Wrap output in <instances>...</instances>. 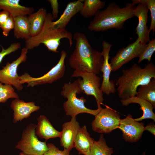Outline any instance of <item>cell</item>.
Instances as JSON below:
<instances>
[{
    "instance_id": "24",
    "label": "cell",
    "mask_w": 155,
    "mask_h": 155,
    "mask_svg": "<svg viewBox=\"0 0 155 155\" xmlns=\"http://www.w3.org/2000/svg\"><path fill=\"white\" fill-rule=\"evenodd\" d=\"M136 96L147 101L155 108V78H152L147 84L140 86Z\"/></svg>"
},
{
    "instance_id": "5",
    "label": "cell",
    "mask_w": 155,
    "mask_h": 155,
    "mask_svg": "<svg viewBox=\"0 0 155 155\" xmlns=\"http://www.w3.org/2000/svg\"><path fill=\"white\" fill-rule=\"evenodd\" d=\"M82 92L78 79L73 82L64 84L61 94L67 99L63 104L64 109L67 115L72 117L76 116L80 113H85L95 116L102 108L93 110L86 107L85 103L86 101V99L83 96L79 98L77 97V94Z\"/></svg>"
},
{
    "instance_id": "19",
    "label": "cell",
    "mask_w": 155,
    "mask_h": 155,
    "mask_svg": "<svg viewBox=\"0 0 155 155\" xmlns=\"http://www.w3.org/2000/svg\"><path fill=\"white\" fill-rule=\"evenodd\" d=\"M94 141L91 137L86 126H84L78 131L74 141V148L79 154L89 155Z\"/></svg>"
},
{
    "instance_id": "11",
    "label": "cell",
    "mask_w": 155,
    "mask_h": 155,
    "mask_svg": "<svg viewBox=\"0 0 155 155\" xmlns=\"http://www.w3.org/2000/svg\"><path fill=\"white\" fill-rule=\"evenodd\" d=\"M28 50L26 48H23L21 55L18 58L11 63H7L5 66L3 67V69L0 70V82L13 86L18 91L23 89L22 84L17 73V69L21 63L26 61Z\"/></svg>"
},
{
    "instance_id": "4",
    "label": "cell",
    "mask_w": 155,
    "mask_h": 155,
    "mask_svg": "<svg viewBox=\"0 0 155 155\" xmlns=\"http://www.w3.org/2000/svg\"><path fill=\"white\" fill-rule=\"evenodd\" d=\"M52 14L47 13L42 28L36 35L30 37L26 40V48L31 50L43 44L49 51L58 53L57 50L61 43V40L63 38L68 40L70 48L73 44V36L70 32L66 29L57 28L53 24Z\"/></svg>"
},
{
    "instance_id": "1",
    "label": "cell",
    "mask_w": 155,
    "mask_h": 155,
    "mask_svg": "<svg viewBox=\"0 0 155 155\" xmlns=\"http://www.w3.org/2000/svg\"><path fill=\"white\" fill-rule=\"evenodd\" d=\"M73 38L76 43L69 59L70 66L75 71L99 74L104 61L101 52L92 47L84 34L76 32Z\"/></svg>"
},
{
    "instance_id": "26",
    "label": "cell",
    "mask_w": 155,
    "mask_h": 155,
    "mask_svg": "<svg viewBox=\"0 0 155 155\" xmlns=\"http://www.w3.org/2000/svg\"><path fill=\"white\" fill-rule=\"evenodd\" d=\"M113 153V148L107 146L101 134L98 141H94L89 155H112Z\"/></svg>"
},
{
    "instance_id": "14",
    "label": "cell",
    "mask_w": 155,
    "mask_h": 155,
    "mask_svg": "<svg viewBox=\"0 0 155 155\" xmlns=\"http://www.w3.org/2000/svg\"><path fill=\"white\" fill-rule=\"evenodd\" d=\"M137 4L133 10L135 16L137 17L138 21L135 28V33L137 35V38L143 44H146L150 40V31L147 26L149 9L145 3H140Z\"/></svg>"
},
{
    "instance_id": "2",
    "label": "cell",
    "mask_w": 155,
    "mask_h": 155,
    "mask_svg": "<svg viewBox=\"0 0 155 155\" xmlns=\"http://www.w3.org/2000/svg\"><path fill=\"white\" fill-rule=\"evenodd\" d=\"M135 5L128 3L121 8L117 3H109L106 8L99 11L90 22L88 29L91 31H104L115 28H122L125 22L135 16Z\"/></svg>"
},
{
    "instance_id": "12",
    "label": "cell",
    "mask_w": 155,
    "mask_h": 155,
    "mask_svg": "<svg viewBox=\"0 0 155 155\" xmlns=\"http://www.w3.org/2000/svg\"><path fill=\"white\" fill-rule=\"evenodd\" d=\"M144 123L135 120L132 116L128 114L126 117L121 119L119 128L122 131L123 139L127 142L135 143L142 137L144 130Z\"/></svg>"
},
{
    "instance_id": "7",
    "label": "cell",
    "mask_w": 155,
    "mask_h": 155,
    "mask_svg": "<svg viewBox=\"0 0 155 155\" xmlns=\"http://www.w3.org/2000/svg\"><path fill=\"white\" fill-rule=\"evenodd\" d=\"M92 73L74 70L71 77H81L78 79L80 88L87 95L93 96L96 101L98 108H101V105L104 101L103 94L100 89V78Z\"/></svg>"
},
{
    "instance_id": "25",
    "label": "cell",
    "mask_w": 155,
    "mask_h": 155,
    "mask_svg": "<svg viewBox=\"0 0 155 155\" xmlns=\"http://www.w3.org/2000/svg\"><path fill=\"white\" fill-rule=\"evenodd\" d=\"M105 5L104 2L100 0H85L80 13L84 18H90L104 8Z\"/></svg>"
},
{
    "instance_id": "15",
    "label": "cell",
    "mask_w": 155,
    "mask_h": 155,
    "mask_svg": "<svg viewBox=\"0 0 155 155\" xmlns=\"http://www.w3.org/2000/svg\"><path fill=\"white\" fill-rule=\"evenodd\" d=\"M81 127L76 116L71 117L70 121L64 123L60 136V145L70 152L74 148V141Z\"/></svg>"
},
{
    "instance_id": "30",
    "label": "cell",
    "mask_w": 155,
    "mask_h": 155,
    "mask_svg": "<svg viewBox=\"0 0 155 155\" xmlns=\"http://www.w3.org/2000/svg\"><path fill=\"white\" fill-rule=\"evenodd\" d=\"M47 146L49 149L44 155H72L70 154L68 150L64 149L63 150H61L52 143H48Z\"/></svg>"
},
{
    "instance_id": "3",
    "label": "cell",
    "mask_w": 155,
    "mask_h": 155,
    "mask_svg": "<svg viewBox=\"0 0 155 155\" xmlns=\"http://www.w3.org/2000/svg\"><path fill=\"white\" fill-rule=\"evenodd\" d=\"M122 74L117 81L119 97L124 100L136 96L138 87L148 83L155 78V66L152 62L142 68L137 64L122 71Z\"/></svg>"
},
{
    "instance_id": "31",
    "label": "cell",
    "mask_w": 155,
    "mask_h": 155,
    "mask_svg": "<svg viewBox=\"0 0 155 155\" xmlns=\"http://www.w3.org/2000/svg\"><path fill=\"white\" fill-rule=\"evenodd\" d=\"M14 27V18L9 15L7 20L1 26L0 28H1L2 30L3 34L7 36L10 30L13 29Z\"/></svg>"
},
{
    "instance_id": "37",
    "label": "cell",
    "mask_w": 155,
    "mask_h": 155,
    "mask_svg": "<svg viewBox=\"0 0 155 155\" xmlns=\"http://www.w3.org/2000/svg\"><path fill=\"white\" fill-rule=\"evenodd\" d=\"M142 155H146V151H144L143 152Z\"/></svg>"
},
{
    "instance_id": "20",
    "label": "cell",
    "mask_w": 155,
    "mask_h": 155,
    "mask_svg": "<svg viewBox=\"0 0 155 155\" xmlns=\"http://www.w3.org/2000/svg\"><path fill=\"white\" fill-rule=\"evenodd\" d=\"M20 1L19 0H0V10L7 12L13 18L27 16L33 13L34 9L33 7L22 5Z\"/></svg>"
},
{
    "instance_id": "18",
    "label": "cell",
    "mask_w": 155,
    "mask_h": 155,
    "mask_svg": "<svg viewBox=\"0 0 155 155\" xmlns=\"http://www.w3.org/2000/svg\"><path fill=\"white\" fill-rule=\"evenodd\" d=\"M36 119L38 123L36 125L35 133L37 136L44 139L46 141L50 138L60 137L61 132L54 127L45 115H41Z\"/></svg>"
},
{
    "instance_id": "35",
    "label": "cell",
    "mask_w": 155,
    "mask_h": 155,
    "mask_svg": "<svg viewBox=\"0 0 155 155\" xmlns=\"http://www.w3.org/2000/svg\"><path fill=\"white\" fill-rule=\"evenodd\" d=\"M145 131H149L151 133L155 135V125L154 123H151L144 127Z\"/></svg>"
},
{
    "instance_id": "36",
    "label": "cell",
    "mask_w": 155,
    "mask_h": 155,
    "mask_svg": "<svg viewBox=\"0 0 155 155\" xmlns=\"http://www.w3.org/2000/svg\"><path fill=\"white\" fill-rule=\"evenodd\" d=\"M19 155H27L24 152H22L20 153Z\"/></svg>"
},
{
    "instance_id": "13",
    "label": "cell",
    "mask_w": 155,
    "mask_h": 155,
    "mask_svg": "<svg viewBox=\"0 0 155 155\" xmlns=\"http://www.w3.org/2000/svg\"><path fill=\"white\" fill-rule=\"evenodd\" d=\"M112 45L108 42L104 41L102 43V51L101 52L104 61L100 71L102 72V80L100 89L102 92L107 95L114 94L116 91L114 82L110 80L111 68L109 62V52Z\"/></svg>"
},
{
    "instance_id": "34",
    "label": "cell",
    "mask_w": 155,
    "mask_h": 155,
    "mask_svg": "<svg viewBox=\"0 0 155 155\" xmlns=\"http://www.w3.org/2000/svg\"><path fill=\"white\" fill-rule=\"evenodd\" d=\"M10 15L7 11L3 10L0 11V27L7 20Z\"/></svg>"
},
{
    "instance_id": "32",
    "label": "cell",
    "mask_w": 155,
    "mask_h": 155,
    "mask_svg": "<svg viewBox=\"0 0 155 155\" xmlns=\"http://www.w3.org/2000/svg\"><path fill=\"white\" fill-rule=\"evenodd\" d=\"M20 48L21 44L19 42L12 43L9 47L6 49L2 47V51L0 52V63L5 56L15 52Z\"/></svg>"
},
{
    "instance_id": "22",
    "label": "cell",
    "mask_w": 155,
    "mask_h": 155,
    "mask_svg": "<svg viewBox=\"0 0 155 155\" xmlns=\"http://www.w3.org/2000/svg\"><path fill=\"white\" fill-rule=\"evenodd\" d=\"M14 36L17 39H24L26 40L28 39L31 37L28 16H20L14 18Z\"/></svg>"
},
{
    "instance_id": "8",
    "label": "cell",
    "mask_w": 155,
    "mask_h": 155,
    "mask_svg": "<svg viewBox=\"0 0 155 155\" xmlns=\"http://www.w3.org/2000/svg\"><path fill=\"white\" fill-rule=\"evenodd\" d=\"M66 57V52L62 50L58 62L46 74L40 77L35 78L32 77L28 73H25L20 76L21 83L22 84L27 83V87H33L46 83L51 84L60 79L65 73V60Z\"/></svg>"
},
{
    "instance_id": "23",
    "label": "cell",
    "mask_w": 155,
    "mask_h": 155,
    "mask_svg": "<svg viewBox=\"0 0 155 155\" xmlns=\"http://www.w3.org/2000/svg\"><path fill=\"white\" fill-rule=\"evenodd\" d=\"M47 13L46 10L42 8H40L36 12L29 15L31 37L36 35L40 32Z\"/></svg>"
},
{
    "instance_id": "21",
    "label": "cell",
    "mask_w": 155,
    "mask_h": 155,
    "mask_svg": "<svg viewBox=\"0 0 155 155\" xmlns=\"http://www.w3.org/2000/svg\"><path fill=\"white\" fill-rule=\"evenodd\" d=\"M120 102L121 104L124 106H127L131 103L139 104L140 106V109L143 111V114L141 117L134 119L135 121L139 122L149 119L155 121V114L153 111L154 108L152 105L147 101L135 96L125 100H121Z\"/></svg>"
},
{
    "instance_id": "17",
    "label": "cell",
    "mask_w": 155,
    "mask_h": 155,
    "mask_svg": "<svg viewBox=\"0 0 155 155\" xmlns=\"http://www.w3.org/2000/svg\"><path fill=\"white\" fill-rule=\"evenodd\" d=\"M84 1L78 0L69 3L59 19L53 22L54 26L57 28L65 29L71 18L80 12Z\"/></svg>"
},
{
    "instance_id": "28",
    "label": "cell",
    "mask_w": 155,
    "mask_h": 155,
    "mask_svg": "<svg viewBox=\"0 0 155 155\" xmlns=\"http://www.w3.org/2000/svg\"><path fill=\"white\" fill-rule=\"evenodd\" d=\"M131 1V3L134 5L140 3H145L146 5L150 11L151 16L150 25L149 29L150 31L152 30L154 34L155 31V0H132Z\"/></svg>"
},
{
    "instance_id": "33",
    "label": "cell",
    "mask_w": 155,
    "mask_h": 155,
    "mask_svg": "<svg viewBox=\"0 0 155 155\" xmlns=\"http://www.w3.org/2000/svg\"><path fill=\"white\" fill-rule=\"evenodd\" d=\"M52 8V16L53 20L57 18L59 13V4L57 0H49Z\"/></svg>"
},
{
    "instance_id": "29",
    "label": "cell",
    "mask_w": 155,
    "mask_h": 155,
    "mask_svg": "<svg viewBox=\"0 0 155 155\" xmlns=\"http://www.w3.org/2000/svg\"><path fill=\"white\" fill-rule=\"evenodd\" d=\"M155 51V39H152L148 42L143 51L139 57L138 63H140L144 59L147 60L148 62L150 63Z\"/></svg>"
},
{
    "instance_id": "27",
    "label": "cell",
    "mask_w": 155,
    "mask_h": 155,
    "mask_svg": "<svg viewBox=\"0 0 155 155\" xmlns=\"http://www.w3.org/2000/svg\"><path fill=\"white\" fill-rule=\"evenodd\" d=\"M18 95L11 85L4 84L0 82V103H5L9 98H19Z\"/></svg>"
},
{
    "instance_id": "6",
    "label": "cell",
    "mask_w": 155,
    "mask_h": 155,
    "mask_svg": "<svg viewBox=\"0 0 155 155\" xmlns=\"http://www.w3.org/2000/svg\"><path fill=\"white\" fill-rule=\"evenodd\" d=\"M36 125L30 124L23 131L16 148L27 155H44L49 148L46 142L39 140L35 133Z\"/></svg>"
},
{
    "instance_id": "10",
    "label": "cell",
    "mask_w": 155,
    "mask_h": 155,
    "mask_svg": "<svg viewBox=\"0 0 155 155\" xmlns=\"http://www.w3.org/2000/svg\"><path fill=\"white\" fill-rule=\"evenodd\" d=\"M147 44H144L137 38L132 43L119 50L111 60V71L119 69L134 58L139 57L143 51Z\"/></svg>"
},
{
    "instance_id": "9",
    "label": "cell",
    "mask_w": 155,
    "mask_h": 155,
    "mask_svg": "<svg viewBox=\"0 0 155 155\" xmlns=\"http://www.w3.org/2000/svg\"><path fill=\"white\" fill-rule=\"evenodd\" d=\"M102 108L91 123L93 131L100 133H108L118 128L120 116L116 110L107 105Z\"/></svg>"
},
{
    "instance_id": "16",
    "label": "cell",
    "mask_w": 155,
    "mask_h": 155,
    "mask_svg": "<svg viewBox=\"0 0 155 155\" xmlns=\"http://www.w3.org/2000/svg\"><path fill=\"white\" fill-rule=\"evenodd\" d=\"M11 107L13 111L14 123L29 117L32 113L38 110L40 108L33 102H25L19 98L15 99L12 101Z\"/></svg>"
}]
</instances>
